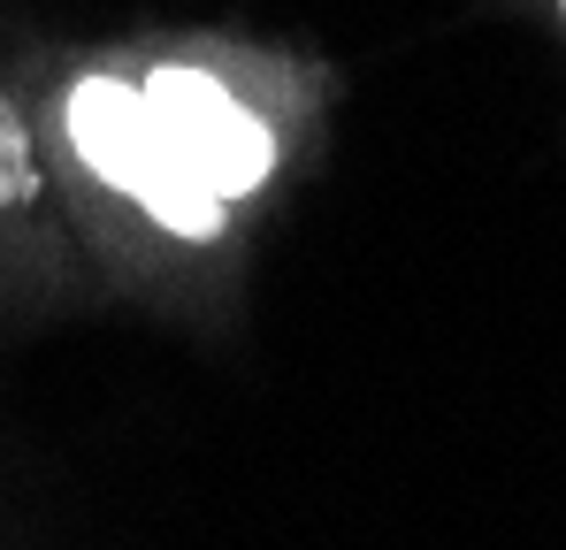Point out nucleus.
<instances>
[{"label": "nucleus", "mask_w": 566, "mask_h": 550, "mask_svg": "<svg viewBox=\"0 0 566 550\" xmlns=\"http://www.w3.org/2000/svg\"><path fill=\"white\" fill-rule=\"evenodd\" d=\"M70 138L177 237H214L222 207L245 199L276 161L269 130L199 70H154L146 85L85 77L70 92Z\"/></svg>", "instance_id": "obj_1"}, {"label": "nucleus", "mask_w": 566, "mask_h": 550, "mask_svg": "<svg viewBox=\"0 0 566 550\" xmlns=\"http://www.w3.org/2000/svg\"><path fill=\"white\" fill-rule=\"evenodd\" d=\"M39 191V161H31V130L23 115L0 99V207H23Z\"/></svg>", "instance_id": "obj_2"}, {"label": "nucleus", "mask_w": 566, "mask_h": 550, "mask_svg": "<svg viewBox=\"0 0 566 550\" xmlns=\"http://www.w3.org/2000/svg\"><path fill=\"white\" fill-rule=\"evenodd\" d=\"M559 15H566V0H559Z\"/></svg>", "instance_id": "obj_3"}]
</instances>
